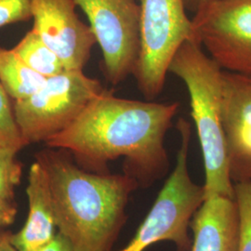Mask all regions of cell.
Masks as SVG:
<instances>
[{"mask_svg":"<svg viewBox=\"0 0 251 251\" xmlns=\"http://www.w3.org/2000/svg\"><path fill=\"white\" fill-rule=\"evenodd\" d=\"M103 90L83 70H64L47 78L31 96L14 101L15 119L27 145L47 143L62 132Z\"/></svg>","mask_w":251,"mask_h":251,"instance_id":"5b68a950","label":"cell"},{"mask_svg":"<svg viewBox=\"0 0 251 251\" xmlns=\"http://www.w3.org/2000/svg\"><path fill=\"white\" fill-rule=\"evenodd\" d=\"M17 151L0 148V198L13 201L15 187L22 177V165L17 160Z\"/></svg>","mask_w":251,"mask_h":251,"instance_id":"e0dca14e","label":"cell"},{"mask_svg":"<svg viewBox=\"0 0 251 251\" xmlns=\"http://www.w3.org/2000/svg\"><path fill=\"white\" fill-rule=\"evenodd\" d=\"M213 1L215 0H184V5L186 10L195 14L199 9H202L203 7Z\"/></svg>","mask_w":251,"mask_h":251,"instance_id":"44dd1931","label":"cell"},{"mask_svg":"<svg viewBox=\"0 0 251 251\" xmlns=\"http://www.w3.org/2000/svg\"><path fill=\"white\" fill-rule=\"evenodd\" d=\"M178 109V102L119 98L104 89L71 125L46 144L70 151L96 170L124 157L129 175L153 179L168 168L165 137Z\"/></svg>","mask_w":251,"mask_h":251,"instance_id":"6da1fadb","label":"cell"},{"mask_svg":"<svg viewBox=\"0 0 251 251\" xmlns=\"http://www.w3.org/2000/svg\"><path fill=\"white\" fill-rule=\"evenodd\" d=\"M17 213L13 201L0 198V228L11 225Z\"/></svg>","mask_w":251,"mask_h":251,"instance_id":"d6986e66","label":"cell"},{"mask_svg":"<svg viewBox=\"0 0 251 251\" xmlns=\"http://www.w3.org/2000/svg\"><path fill=\"white\" fill-rule=\"evenodd\" d=\"M169 73L179 77L188 90L204 159L205 198L214 195L234 198L223 124L224 70L196 39H190L175 54Z\"/></svg>","mask_w":251,"mask_h":251,"instance_id":"3957f363","label":"cell"},{"mask_svg":"<svg viewBox=\"0 0 251 251\" xmlns=\"http://www.w3.org/2000/svg\"><path fill=\"white\" fill-rule=\"evenodd\" d=\"M32 18V0H0V28Z\"/></svg>","mask_w":251,"mask_h":251,"instance_id":"ac0fdd59","label":"cell"},{"mask_svg":"<svg viewBox=\"0 0 251 251\" xmlns=\"http://www.w3.org/2000/svg\"><path fill=\"white\" fill-rule=\"evenodd\" d=\"M192 23L194 39L224 71L251 77V0H215Z\"/></svg>","mask_w":251,"mask_h":251,"instance_id":"ba28073f","label":"cell"},{"mask_svg":"<svg viewBox=\"0 0 251 251\" xmlns=\"http://www.w3.org/2000/svg\"><path fill=\"white\" fill-rule=\"evenodd\" d=\"M75 7V0H32V29L57 54L65 70H83L97 43Z\"/></svg>","mask_w":251,"mask_h":251,"instance_id":"9c48e42d","label":"cell"},{"mask_svg":"<svg viewBox=\"0 0 251 251\" xmlns=\"http://www.w3.org/2000/svg\"><path fill=\"white\" fill-rule=\"evenodd\" d=\"M239 232L237 251H251V179L233 183Z\"/></svg>","mask_w":251,"mask_h":251,"instance_id":"2e32d148","label":"cell"},{"mask_svg":"<svg viewBox=\"0 0 251 251\" xmlns=\"http://www.w3.org/2000/svg\"><path fill=\"white\" fill-rule=\"evenodd\" d=\"M223 124L233 183L251 179V77L224 71Z\"/></svg>","mask_w":251,"mask_h":251,"instance_id":"30bf717a","label":"cell"},{"mask_svg":"<svg viewBox=\"0 0 251 251\" xmlns=\"http://www.w3.org/2000/svg\"><path fill=\"white\" fill-rule=\"evenodd\" d=\"M50 179L56 226L75 251H108L125 220L137 179L81 170L66 155L38 153Z\"/></svg>","mask_w":251,"mask_h":251,"instance_id":"7a4b0ae2","label":"cell"},{"mask_svg":"<svg viewBox=\"0 0 251 251\" xmlns=\"http://www.w3.org/2000/svg\"><path fill=\"white\" fill-rule=\"evenodd\" d=\"M177 128L180 145L175 168L134 237L119 251H144L159 241H171L183 251L190 244L189 225L205 200V189L196 184L189 173L191 125L179 118Z\"/></svg>","mask_w":251,"mask_h":251,"instance_id":"277c9868","label":"cell"},{"mask_svg":"<svg viewBox=\"0 0 251 251\" xmlns=\"http://www.w3.org/2000/svg\"><path fill=\"white\" fill-rule=\"evenodd\" d=\"M0 251H18L10 241L9 233H2L0 237Z\"/></svg>","mask_w":251,"mask_h":251,"instance_id":"7402d4cb","label":"cell"},{"mask_svg":"<svg viewBox=\"0 0 251 251\" xmlns=\"http://www.w3.org/2000/svg\"><path fill=\"white\" fill-rule=\"evenodd\" d=\"M29 213L25 226L10 241L18 251H35L55 236V213L50 179L44 165L36 159L28 174Z\"/></svg>","mask_w":251,"mask_h":251,"instance_id":"7c38bea8","label":"cell"},{"mask_svg":"<svg viewBox=\"0 0 251 251\" xmlns=\"http://www.w3.org/2000/svg\"><path fill=\"white\" fill-rule=\"evenodd\" d=\"M190 225L194 233L191 251H237L239 219L234 198H205Z\"/></svg>","mask_w":251,"mask_h":251,"instance_id":"8fae6325","label":"cell"},{"mask_svg":"<svg viewBox=\"0 0 251 251\" xmlns=\"http://www.w3.org/2000/svg\"><path fill=\"white\" fill-rule=\"evenodd\" d=\"M46 80L28 67L12 49L0 46V84L10 99H25L39 90Z\"/></svg>","mask_w":251,"mask_h":251,"instance_id":"4fadbf2b","label":"cell"},{"mask_svg":"<svg viewBox=\"0 0 251 251\" xmlns=\"http://www.w3.org/2000/svg\"><path fill=\"white\" fill-rule=\"evenodd\" d=\"M90 23L102 53L107 80L117 85L134 72L140 52V3L136 0H75Z\"/></svg>","mask_w":251,"mask_h":251,"instance_id":"52a82bcc","label":"cell"},{"mask_svg":"<svg viewBox=\"0 0 251 251\" xmlns=\"http://www.w3.org/2000/svg\"><path fill=\"white\" fill-rule=\"evenodd\" d=\"M35 251H75L71 243L61 233L55 234L53 238Z\"/></svg>","mask_w":251,"mask_h":251,"instance_id":"ffe728a7","label":"cell"},{"mask_svg":"<svg viewBox=\"0 0 251 251\" xmlns=\"http://www.w3.org/2000/svg\"><path fill=\"white\" fill-rule=\"evenodd\" d=\"M12 50L34 72L51 77L63 73L65 68L61 59L41 39L35 30H30Z\"/></svg>","mask_w":251,"mask_h":251,"instance_id":"5bb4252c","label":"cell"},{"mask_svg":"<svg viewBox=\"0 0 251 251\" xmlns=\"http://www.w3.org/2000/svg\"><path fill=\"white\" fill-rule=\"evenodd\" d=\"M1 235H2V233H1V232H0V237H1Z\"/></svg>","mask_w":251,"mask_h":251,"instance_id":"603a6c76","label":"cell"},{"mask_svg":"<svg viewBox=\"0 0 251 251\" xmlns=\"http://www.w3.org/2000/svg\"><path fill=\"white\" fill-rule=\"evenodd\" d=\"M26 145L15 119L13 104L0 84V148L19 152Z\"/></svg>","mask_w":251,"mask_h":251,"instance_id":"9a60e30c","label":"cell"},{"mask_svg":"<svg viewBox=\"0 0 251 251\" xmlns=\"http://www.w3.org/2000/svg\"><path fill=\"white\" fill-rule=\"evenodd\" d=\"M140 52L133 76L144 98H157L171 61L181 45L194 39L184 0H140Z\"/></svg>","mask_w":251,"mask_h":251,"instance_id":"8992f818","label":"cell"}]
</instances>
